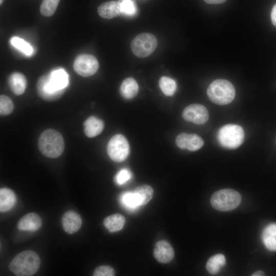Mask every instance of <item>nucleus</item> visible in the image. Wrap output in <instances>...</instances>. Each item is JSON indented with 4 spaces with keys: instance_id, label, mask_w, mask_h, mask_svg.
<instances>
[{
    "instance_id": "1",
    "label": "nucleus",
    "mask_w": 276,
    "mask_h": 276,
    "mask_svg": "<svg viewBox=\"0 0 276 276\" xmlns=\"http://www.w3.org/2000/svg\"><path fill=\"white\" fill-rule=\"evenodd\" d=\"M68 75L62 69L53 71L41 77L37 84L38 94L44 100L57 99L68 85Z\"/></svg>"
},
{
    "instance_id": "2",
    "label": "nucleus",
    "mask_w": 276,
    "mask_h": 276,
    "mask_svg": "<svg viewBox=\"0 0 276 276\" xmlns=\"http://www.w3.org/2000/svg\"><path fill=\"white\" fill-rule=\"evenodd\" d=\"M40 259L32 250H27L17 254L9 264L10 270L17 276H31L39 269Z\"/></svg>"
},
{
    "instance_id": "3",
    "label": "nucleus",
    "mask_w": 276,
    "mask_h": 276,
    "mask_svg": "<svg viewBox=\"0 0 276 276\" xmlns=\"http://www.w3.org/2000/svg\"><path fill=\"white\" fill-rule=\"evenodd\" d=\"M38 148L44 156L49 158H56L64 151L63 138L57 130L49 129L43 131L38 140Z\"/></svg>"
},
{
    "instance_id": "4",
    "label": "nucleus",
    "mask_w": 276,
    "mask_h": 276,
    "mask_svg": "<svg viewBox=\"0 0 276 276\" xmlns=\"http://www.w3.org/2000/svg\"><path fill=\"white\" fill-rule=\"evenodd\" d=\"M209 99L218 105H226L234 100L235 89L232 83L225 79H217L212 82L207 89Z\"/></svg>"
},
{
    "instance_id": "5",
    "label": "nucleus",
    "mask_w": 276,
    "mask_h": 276,
    "mask_svg": "<svg viewBox=\"0 0 276 276\" xmlns=\"http://www.w3.org/2000/svg\"><path fill=\"white\" fill-rule=\"evenodd\" d=\"M217 139L222 147L236 149L243 143L244 132L243 128L238 125L227 124L219 129Z\"/></svg>"
},
{
    "instance_id": "6",
    "label": "nucleus",
    "mask_w": 276,
    "mask_h": 276,
    "mask_svg": "<svg viewBox=\"0 0 276 276\" xmlns=\"http://www.w3.org/2000/svg\"><path fill=\"white\" fill-rule=\"evenodd\" d=\"M241 201L240 194L236 191L225 189L215 192L211 198L212 206L220 211H229L237 208Z\"/></svg>"
},
{
    "instance_id": "7",
    "label": "nucleus",
    "mask_w": 276,
    "mask_h": 276,
    "mask_svg": "<svg viewBox=\"0 0 276 276\" xmlns=\"http://www.w3.org/2000/svg\"><path fill=\"white\" fill-rule=\"evenodd\" d=\"M157 45L156 37L150 33H143L135 36L131 42L133 54L139 58H145L153 53Z\"/></svg>"
},
{
    "instance_id": "8",
    "label": "nucleus",
    "mask_w": 276,
    "mask_h": 276,
    "mask_svg": "<svg viewBox=\"0 0 276 276\" xmlns=\"http://www.w3.org/2000/svg\"><path fill=\"white\" fill-rule=\"evenodd\" d=\"M129 145L126 137L122 134H116L109 140L107 145V153L115 162L124 161L129 155Z\"/></svg>"
},
{
    "instance_id": "9",
    "label": "nucleus",
    "mask_w": 276,
    "mask_h": 276,
    "mask_svg": "<svg viewBox=\"0 0 276 276\" xmlns=\"http://www.w3.org/2000/svg\"><path fill=\"white\" fill-rule=\"evenodd\" d=\"M99 67L97 58L90 54H81L75 59L73 68L78 75L82 77H89L95 74Z\"/></svg>"
},
{
    "instance_id": "10",
    "label": "nucleus",
    "mask_w": 276,
    "mask_h": 276,
    "mask_svg": "<svg viewBox=\"0 0 276 276\" xmlns=\"http://www.w3.org/2000/svg\"><path fill=\"white\" fill-rule=\"evenodd\" d=\"M183 119L196 124H203L209 119V112L205 107L199 104L187 106L182 112Z\"/></svg>"
},
{
    "instance_id": "11",
    "label": "nucleus",
    "mask_w": 276,
    "mask_h": 276,
    "mask_svg": "<svg viewBox=\"0 0 276 276\" xmlns=\"http://www.w3.org/2000/svg\"><path fill=\"white\" fill-rule=\"evenodd\" d=\"M176 145L180 149L194 151L203 145L202 138L196 134L180 133L176 138Z\"/></svg>"
},
{
    "instance_id": "12",
    "label": "nucleus",
    "mask_w": 276,
    "mask_h": 276,
    "mask_svg": "<svg viewBox=\"0 0 276 276\" xmlns=\"http://www.w3.org/2000/svg\"><path fill=\"white\" fill-rule=\"evenodd\" d=\"M153 255L159 263H167L173 259L174 251L167 241L160 240L158 241L154 246Z\"/></svg>"
},
{
    "instance_id": "13",
    "label": "nucleus",
    "mask_w": 276,
    "mask_h": 276,
    "mask_svg": "<svg viewBox=\"0 0 276 276\" xmlns=\"http://www.w3.org/2000/svg\"><path fill=\"white\" fill-rule=\"evenodd\" d=\"M62 224L64 231L72 234L77 232L81 227L82 220L80 215L74 211H68L62 218Z\"/></svg>"
},
{
    "instance_id": "14",
    "label": "nucleus",
    "mask_w": 276,
    "mask_h": 276,
    "mask_svg": "<svg viewBox=\"0 0 276 276\" xmlns=\"http://www.w3.org/2000/svg\"><path fill=\"white\" fill-rule=\"evenodd\" d=\"M41 225L40 216L35 213H29L19 219L17 227L21 231L35 232L39 229Z\"/></svg>"
},
{
    "instance_id": "15",
    "label": "nucleus",
    "mask_w": 276,
    "mask_h": 276,
    "mask_svg": "<svg viewBox=\"0 0 276 276\" xmlns=\"http://www.w3.org/2000/svg\"><path fill=\"white\" fill-rule=\"evenodd\" d=\"M99 15L103 18L111 19L122 13L119 1H108L101 4L98 8Z\"/></svg>"
},
{
    "instance_id": "16",
    "label": "nucleus",
    "mask_w": 276,
    "mask_h": 276,
    "mask_svg": "<svg viewBox=\"0 0 276 276\" xmlns=\"http://www.w3.org/2000/svg\"><path fill=\"white\" fill-rule=\"evenodd\" d=\"M9 85L11 91L17 96L23 94L27 86V79L21 73H12L9 78Z\"/></svg>"
},
{
    "instance_id": "17",
    "label": "nucleus",
    "mask_w": 276,
    "mask_h": 276,
    "mask_svg": "<svg viewBox=\"0 0 276 276\" xmlns=\"http://www.w3.org/2000/svg\"><path fill=\"white\" fill-rule=\"evenodd\" d=\"M84 131L88 137H94L99 135L103 130V122L94 116H90L84 122Z\"/></svg>"
},
{
    "instance_id": "18",
    "label": "nucleus",
    "mask_w": 276,
    "mask_h": 276,
    "mask_svg": "<svg viewBox=\"0 0 276 276\" xmlns=\"http://www.w3.org/2000/svg\"><path fill=\"white\" fill-rule=\"evenodd\" d=\"M139 86L136 80L131 77L125 79L120 86L121 96L126 99H131L137 94Z\"/></svg>"
},
{
    "instance_id": "19",
    "label": "nucleus",
    "mask_w": 276,
    "mask_h": 276,
    "mask_svg": "<svg viewBox=\"0 0 276 276\" xmlns=\"http://www.w3.org/2000/svg\"><path fill=\"white\" fill-rule=\"evenodd\" d=\"M16 198L14 192L8 188L0 190V211L6 212L12 209L15 203Z\"/></svg>"
},
{
    "instance_id": "20",
    "label": "nucleus",
    "mask_w": 276,
    "mask_h": 276,
    "mask_svg": "<svg viewBox=\"0 0 276 276\" xmlns=\"http://www.w3.org/2000/svg\"><path fill=\"white\" fill-rule=\"evenodd\" d=\"M262 240L268 250L276 251V223L270 224L264 228Z\"/></svg>"
},
{
    "instance_id": "21",
    "label": "nucleus",
    "mask_w": 276,
    "mask_h": 276,
    "mask_svg": "<svg viewBox=\"0 0 276 276\" xmlns=\"http://www.w3.org/2000/svg\"><path fill=\"white\" fill-rule=\"evenodd\" d=\"M125 221L126 219L123 215L116 213L106 217L103 223L110 232H116L123 228Z\"/></svg>"
},
{
    "instance_id": "22",
    "label": "nucleus",
    "mask_w": 276,
    "mask_h": 276,
    "mask_svg": "<svg viewBox=\"0 0 276 276\" xmlns=\"http://www.w3.org/2000/svg\"><path fill=\"white\" fill-rule=\"evenodd\" d=\"M225 264V258L222 254H217L211 257L206 265L207 270L211 274L218 273Z\"/></svg>"
},
{
    "instance_id": "23",
    "label": "nucleus",
    "mask_w": 276,
    "mask_h": 276,
    "mask_svg": "<svg viewBox=\"0 0 276 276\" xmlns=\"http://www.w3.org/2000/svg\"><path fill=\"white\" fill-rule=\"evenodd\" d=\"M133 192L137 196L141 205H145L152 199L154 191L151 186L144 185L136 187Z\"/></svg>"
},
{
    "instance_id": "24",
    "label": "nucleus",
    "mask_w": 276,
    "mask_h": 276,
    "mask_svg": "<svg viewBox=\"0 0 276 276\" xmlns=\"http://www.w3.org/2000/svg\"><path fill=\"white\" fill-rule=\"evenodd\" d=\"M159 86L162 92L167 96H171L175 92L176 84L172 79L163 76L159 80Z\"/></svg>"
},
{
    "instance_id": "25",
    "label": "nucleus",
    "mask_w": 276,
    "mask_h": 276,
    "mask_svg": "<svg viewBox=\"0 0 276 276\" xmlns=\"http://www.w3.org/2000/svg\"><path fill=\"white\" fill-rule=\"evenodd\" d=\"M60 0H42L40 7L41 14L47 17L52 16L55 12Z\"/></svg>"
},
{
    "instance_id": "26",
    "label": "nucleus",
    "mask_w": 276,
    "mask_h": 276,
    "mask_svg": "<svg viewBox=\"0 0 276 276\" xmlns=\"http://www.w3.org/2000/svg\"><path fill=\"white\" fill-rule=\"evenodd\" d=\"M122 202L130 208H135L141 205L137 196L134 192H129L123 194L121 197Z\"/></svg>"
},
{
    "instance_id": "27",
    "label": "nucleus",
    "mask_w": 276,
    "mask_h": 276,
    "mask_svg": "<svg viewBox=\"0 0 276 276\" xmlns=\"http://www.w3.org/2000/svg\"><path fill=\"white\" fill-rule=\"evenodd\" d=\"M11 43L14 47L26 55H30L33 52L32 47L27 42L20 38L17 37L12 38Z\"/></svg>"
},
{
    "instance_id": "28",
    "label": "nucleus",
    "mask_w": 276,
    "mask_h": 276,
    "mask_svg": "<svg viewBox=\"0 0 276 276\" xmlns=\"http://www.w3.org/2000/svg\"><path fill=\"white\" fill-rule=\"evenodd\" d=\"M14 109L12 100L7 96H0V113L2 116L10 114Z\"/></svg>"
},
{
    "instance_id": "29",
    "label": "nucleus",
    "mask_w": 276,
    "mask_h": 276,
    "mask_svg": "<svg viewBox=\"0 0 276 276\" xmlns=\"http://www.w3.org/2000/svg\"><path fill=\"white\" fill-rule=\"evenodd\" d=\"M122 13L132 15L135 13L136 8L134 0H120Z\"/></svg>"
},
{
    "instance_id": "30",
    "label": "nucleus",
    "mask_w": 276,
    "mask_h": 276,
    "mask_svg": "<svg viewBox=\"0 0 276 276\" xmlns=\"http://www.w3.org/2000/svg\"><path fill=\"white\" fill-rule=\"evenodd\" d=\"M115 272L110 266L102 265L97 267L94 271V276H113Z\"/></svg>"
},
{
    "instance_id": "31",
    "label": "nucleus",
    "mask_w": 276,
    "mask_h": 276,
    "mask_svg": "<svg viewBox=\"0 0 276 276\" xmlns=\"http://www.w3.org/2000/svg\"><path fill=\"white\" fill-rule=\"evenodd\" d=\"M131 177V172L127 169L121 170L116 176V181L118 185H123Z\"/></svg>"
},
{
    "instance_id": "32",
    "label": "nucleus",
    "mask_w": 276,
    "mask_h": 276,
    "mask_svg": "<svg viewBox=\"0 0 276 276\" xmlns=\"http://www.w3.org/2000/svg\"><path fill=\"white\" fill-rule=\"evenodd\" d=\"M271 19L272 24L276 27V4L273 6L271 10Z\"/></svg>"
},
{
    "instance_id": "33",
    "label": "nucleus",
    "mask_w": 276,
    "mask_h": 276,
    "mask_svg": "<svg viewBox=\"0 0 276 276\" xmlns=\"http://www.w3.org/2000/svg\"><path fill=\"white\" fill-rule=\"evenodd\" d=\"M209 4H220L224 3L226 0H204Z\"/></svg>"
},
{
    "instance_id": "34",
    "label": "nucleus",
    "mask_w": 276,
    "mask_h": 276,
    "mask_svg": "<svg viewBox=\"0 0 276 276\" xmlns=\"http://www.w3.org/2000/svg\"><path fill=\"white\" fill-rule=\"evenodd\" d=\"M265 275L264 273L262 271H261V270L256 271V272H255L254 273L252 274V276H262V275Z\"/></svg>"
},
{
    "instance_id": "35",
    "label": "nucleus",
    "mask_w": 276,
    "mask_h": 276,
    "mask_svg": "<svg viewBox=\"0 0 276 276\" xmlns=\"http://www.w3.org/2000/svg\"><path fill=\"white\" fill-rule=\"evenodd\" d=\"M2 1H3V0H1V1H0V3H1V4H2Z\"/></svg>"
}]
</instances>
